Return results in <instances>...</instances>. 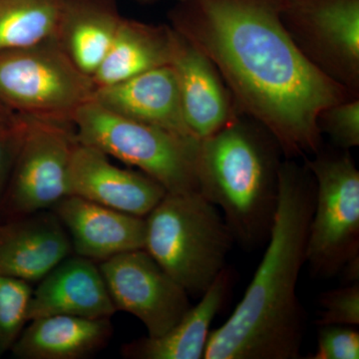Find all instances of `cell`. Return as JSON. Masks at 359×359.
Returning <instances> with one entry per match:
<instances>
[{"mask_svg": "<svg viewBox=\"0 0 359 359\" xmlns=\"http://www.w3.org/2000/svg\"><path fill=\"white\" fill-rule=\"evenodd\" d=\"M285 2L182 0L170 26L211 61L241 114L262 125L294 159L320 150L323 110L358 96L299 51L282 21Z\"/></svg>", "mask_w": 359, "mask_h": 359, "instance_id": "6da1fadb", "label": "cell"}, {"mask_svg": "<svg viewBox=\"0 0 359 359\" xmlns=\"http://www.w3.org/2000/svg\"><path fill=\"white\" fill-rule=\"evenodd\" d=\"M316 183L306 165L283 161L268 248L230 318L210 332L204 359H297L304 313L297 295L306 263Z\"/></svg>", "mask_w": 359, "mask_h": 359, "instance_id": "7a4b0ae2", "label": "cell"}, {"mask_svg": "<svg viewBox=\"0 0 359 359\" xmlns=\"http://www.w3.org/2000/svg\"><path fill=\"white\" fill-rule=\"evenodd\" d=\"M282 156L276 139L245 115L201 140L199 193L221 209L233 238L247 249L268 241Z\"/></svg>", "mask_w": 359, "mask_h": 359, "instance_id": "3957f363", "label": "cell"}, {"mask_svg": "<svg viewBox=\"0 0 359 359\" xmlns=\"http://www.w3.org/2000/svg\"><path fill=\"white\" fill-rule=\"evenodd\" d=\"M145 223L144 250L190 297H202L235 242L218 208L199 192L167 193Z\"/></svg>", "mask_w": 359, "mask_h": 359, "instance_id": "277c9868", "label": "cell"}, {"mask_svg": "<svg viewBox=\"0 0 359 359\" xmlns=\"http://www.w3.org/2000/svg\"><path fill=\"white\" fill-rule=\"evenodd\" d=\"M77 141L159 182L168 193L199 192L200 139L135 121L92 100L72 119Z\"/></svg>", "mask_w": 359, "mask_h": 359, "instance_id": "5b68a950", "label": "cell"}, {"mask_svg": "<svg viewBox=\"0 0 359 359\" xmlns=\"http://www.w3.org/2000/svg\"><path fill=\"white\" fill-rule=\"evenodd\" d=\"M304 165L316 195L306 263L318 278H330L359 264V171L348 150L323 151Z\"/></svg>", "mask_w": 359, "mask_h": 359, "instance_id": "8992f818", "label": "cell"}, {"mask_svg": "<svg viewBox=\"0 0 359 359\" xmlns=\"http://www.w3.org/2000/svg\"><path fill=\"white\" fill-rule=\"evenodd\" d=\"M95 90L54 39L0 54V103L15 114L72 122Z\"/></svg>", "mask_w": 359, "mask_h": 359, "instance_id": "52a82bcc", "label": "cell"}, {"mask_svg": "<svg viewBox=\"0 0 359 359\" xmlns=\"http://www.w3.org/2000/svg\"><path fill=\"white\" fill-rule=\"evenodd\" d=\"M25 118V137L0 205V221L51 210L70 196V161L78 142L73 123Z\"/></svg>", "mask_w": 359, "mask_h": 359, "instance_id": "ba28073f", "label": "cell"}, {"mask_svg": "<svg viewBox=\"0 0 359 359\" xmlns=\"http://www.w3.org/2000/svg\"><path fill=\"white\" fill-rule=\"evenodd\" d=\"M282 21L311 65L359 97V0H287Z\"/></svg>", "mask_w": 359, "mask_h": 359, "instance_id": "9c48e42d", "label": "cell"}, {"mask_svg": "<svg viewBox=\"0 0 359 359\" xmlns=\"http://www.w3.org/2000/svg\"><path fill=\"white\" fill-rule=\"evenodd\" d=\"M116 311L136 316L148 337L166 334L192 308L190 295L144 249L98 264Z\"/></svg>", "mask_w": 359, "mask_h": 359, "instance_id": "30bf717a", "label": "cell"}, {"mask_svg": "<svg viewBox=\"0 0 359 359\" xmlns=\"http://www.w3.org/2000/svg\"><path fill=\"white\" fill-rule=\"evenodd\" d=\"M70 195L145 218L167 190L143 172L112 164L99 149L77 142L69 168Z\"/></svg>", "mask_w": 359, "mask_h": 359, "instance_id": "8fae6325", "label": "cell"}, {"mask_svg": "<svg viewBox=\"0 0 359 359\" xmlns=\"http://www.w3.org/2000/svg\"><path fill=\"white\" fill-rule=\"evenodd\" d=\"M170 65L178 81L184 117L194 136L208 138L242 115L217 68L175 29Z\"/></svg>", "mask_w": 359, "mask_h": 359, "instance_id": "7c38bea8", "label": "cell"}, {"mask_svg": "<svg viewBox=\"0 0 359 359\" xmlns=\"http://www.w3.org/2000/svg\"><path fill=\"white\" fill-rule=\"evenodd\" d=\"M51 211L69 236L73 254L102 263L145 247V218L70 195Z\"/></svg>", "mask_w": 359, "mask_h": 359, "instance_id": "4fadbf2b", "label": "cell"}, {"mask_svg": "<svg viewBox=\"0 0 359 359\" xmlns=\"http://www.w3.org/2000/svg\"><path fill=\"white\" fill-rule=\"evenodd\" d=\"M72 254L69 236L51 210L0 221V276L37 283Z\"/></svg>", "mask_w": 359, "mask_h": 359, "instance_id": "5bb4252c", "label": "cell"}, {"mask_svg": "<svg viewBox=\"0 0 359 359\" xmlns=\"http://www.w3.org/2000/svg\"><path fill=\"white\" fill-rule=\"evenodd\" d=\"M115 313L98 264L71 255L52 269L32 290L27 321L59 314L111 318Z\"/></svg>", "mask_w": 359, "mask_h": 359, "instance_id": "9a60e30c", "label": "cell"}, {"mask_svg": "<svg viewBox=\"0 0 359 359\" xmlns=\"http://www.w3.org/2000/svg\"><path fill=\"white\" fill-rule=\"evenodd\" d=\"M93 100L106 109L135 121L195 137L184 117L178 81L171 65L96 88Z\"/></svg>", "mask_w": 359, "mask_h": 359, "instance_id": "2e32d148", "label": "cell"}, {"mask_svg": "<svg viewBox=\"0 0 359 359\" xmlns=\"http://www.w3.org/2000/svg\"><path fill=\"white\" fill-rule=\"evenodd\" d=\"M114 334L110 318L50 316L26 323L11 353L18 359H84L102 351Z\"/></svg>", "mask_w": 359, "mask_h": 359, "instance_id": "e0dca14e", "label": "cell"}, {"mask_svg": "<svg viewBox=\"0 0 359 359\" xmlns=\"http://www.w3.org/2000/svg\"><path fill=\"white\" fill-rule=\"evenodd\" d=\"M231 271H223L177 325L158 337H142L124 344L123 358L128 359H202L209 339L210 328L223 308L231 290Z\"/></svg>", "mask_w": 359, "mask_h": 359, "instance_id": "ac0fdd59", "label": "cell"}, {"mask_svg": "<svg viewBox=\"0 0 359 359\" xmlns=\"http://www.w3.org/2000/svg\"><path fill=\"white\" fill-rule=\"evenodd\" d=\"M122 20L115 0H66L54 39L73 65L92 78Z\"/></svg>", "mask_w": 359, "mask_h": 359, "instance_id": "d6986e66", "label": "cell"}, {"mask_svg": "<svg viewBox=\"0 0 359 359\" xmlns=\"http://www.w3.org/2000/svg\"><path fill=\"white\" fill-rule=\"evenodd\" d=\"M174 29L123 18L109 50L92 76L96 88L111 86L171 65Z\"/></svg>", "mask_w": 359, "mask_h": 359, "instance_id": "ffe728a7", "label": "cell"}, {"mask_svg": "<svg viewBox=\"0 0 359 359\" xmlns=\"http://www.w3.org/2000/svg\"><path fill=\"white\" fill-rule=\"evenodd\" d=\"M66 0H0V54L54 39Z\"/></svg>", "mask_w": 359, "mask_h": 359, "instance_id": "44dd1931", "label": "cell"}, {"mask_svg": "<svg viewBox=\"0 0 359 359\" xmlns=\"http://www.w3.org/2000/svg\"><path fill=\"white\" fill-rule=\"evenodd\" d=\"M32 285L0 276V358L13 348L27 321Z\"/></svg>", "mask_w": 359, "mask_h": 359, "instance_id": "7402d4cb", "label": "cell"}, {"mask_svg": "<svg viewBox=\"0 0 359 359\" xmlns=\"http://www.w3.org/2000/svg\"><path fill=\"white\" fill-rule=\"evenodd\" d=\"M321 135H328L330 140L342 150L359 145V97L330 106L318 118Z\"/></svg>", "mask_w": 359, "mask_h": 359, "instance_id": "603a6c76", "label": "cell"}, {"mask_svg": "<svg viewBox=\"0 0 359 359\" xmlns=\"http://www.w3.org/2000/svg\"><path fill=\"white\" fill-rule=\"evenodd\" d=\"M320 302L323 311L318 325H359V283H351L340 289L328 290L321 294Z\"/></svg>", "mask_w": 359, "mask_h": 359, "instance_id": "cb8c5ba5", "label": "cell"}, {"mask_svg": "<svg viewBox=\"0 0 359 359\" xmlns=\"http://www.w3.org/2000/svg\"><path fill=\"white\" fill-rule=\"evenodd\" d=\"M311 359H358L359 332L347 325H323Z\"/></svg>", "mask_w": 359, "mask_h": 359, "instance_id": "d4e9b609", "label": "cell"}, {"mask_svg": "<svg viewBox=\"0 0 359 359\" xmlns=\"http://www.w3.org/2000/svg\"><path fill=\"white\" fill-rule=\"evenodd\" d=\"M25 129V118L20 116L16 124L0 130V205L11 178Z\"/></svg>", "mask_w": 359, "mask_h": 359, "instance_id": "484cf974", "label": "cell"}, {"mask_svg": "<svg viewBox=\"0 0 359 359\" xmlns=\"http://www.w3.org/2000/svg\"><path fill=\"white\" fill-rule=\"evenodd\" d=\"M20 118V115L15 114L0 103V130L8 128V127L16 124Z\"/></svg>", "mask_w": 359, "mask_h": 359, "instance_id": "4316f807", "label": "cell"}, {"mask_svg": "<svg viewBox=\"0 0 359 359\" xmlns=\"http://www.w3.org/2000/svg\"><path fill=\"white\" fill-rule=\"evenodd\" d=\"M135 1H137L138 4H155V2L159 1V0H135Z\"/></svg>", "mask_w": 359, "mask_h": 359, "instance_id": "83f0119b", "label": "cell"}, {"mask_svg": "<svg viewBox=\"0 0 359 359\" xmlns=\"http://www.w3.org/2000/svg\"><path fill=\"white\" fill-rule=\"evenodd\" d=\"M177 1H182V0H177Z\"/></svg>", "mask_w": 359, "mask_h": 359, "instance_id": "f1b7e54d", "label": "cell"}]
</instances>
